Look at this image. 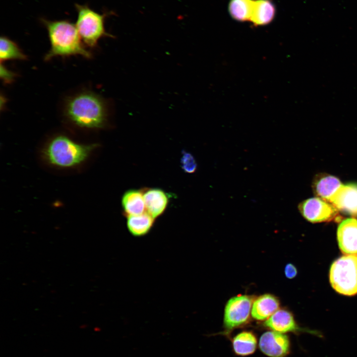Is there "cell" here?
Returning a JSON list of instances; mask_svg holds the SVG:
<instances>
[{
  "mask_svg": "<svg viewBox=\"0 0 357 357\" xmlns=\"http://www.w3.org/2000/svg\"><path fill=\"white\" fill-rule=\"evenodd\" d=\"M330 203L345 214L357 216V183L342 184Z\"/></svg>",
  "mask_w": 357,
  "mask_h": 357,
  "instance_id": "9c48e42d",
  "label": "cell"
},
{
  "mask_svg": "<svg viewBox=\"0 0 357 357\" xmlns=\"http://www.w3.org/2000/svg\"><path fill=\"white\" fill-rule=\"evenodd\" d=\"M280 302L276 297L271 294L260 296L254 301L251 315L256 320H267L278 310Z\"/></svg>",
  "mask_w": 357,
  "mask_h": 357,
  "instance_id": "9a60e30c",
  "label": "cell"
},
{
  "mask_svg": "<svg viewBox=\"0 0 357 357\" xmlns=\"http://www.w3.org/2000/svg\"><path fill=\"white\" fill-rule=\"evenodd\" d=\"M252 301V298L247 295L237 296L228 300L224 318L227 330H231L246 323L249 317Z\"/></svg>",
  "mask_w": 357,
  "mask_h": 357,
  "instance_id": "8992f818",
  "label": "cell"
},
{
  "mask_svg": "<svg viewBox=\"0 0 357 357\" xmlns=\"http://www.w3.org/2000/svg\"><path fill=\"white\" fill-rule=\"evenodd\" d=\"M265 325L272 331L286 333L290 332L304 331L321 337L316 331L305 330L297 324L293 314L285 309H278L266 320Z\"/></svg>",
  "mask_w": 357,
  "mask_h": 357,
  "instance_id": "8fae6325",
  "label": "cell"
},
{
  "mask_svg": "<svg viewBox=\"0 0 357 357\" xmlns=\"http://www.w3.org/2000/svg\"><path fill=\"white\" fill-rule=\"evenodd\" d=\"M259 347L261 352L270 357H284L290 350L288 336L274 331L264 333L260 338Z\"/></svg>",
  "mask_w": 357,
  "mask_h": 357,
  "instance_id": "ba28073f",
  "label": "cell"
},
{
  "mask_svg": "<svg viewBox=\"0 0 357 357\" xmlns=\"http://www.w3.org/2000/svg\"><path fill=\"white\" fill-rule=\"evenodd\" d=\"M330 281L334 289L341 294H357V255L348 254L335 260L330 268Z\"/></svg>",
  "mask_w": 357,
  "mask_h": 357,
  "instance_id": "5b68a950",
  "label": "cell"
},
{
  "mask_svg": "<svg viewBox=\"0 0 357 357\" xmlns=\"http://www.w3.org/2000/svg\"><path fill=\"white\" fill-rule=\"evenodd\" d=\"M298 209L306 220L312 223L330 221L339 215L338 210L331 203L317 197L303 200Z\"/></svg>",
  "mask_w": 357,
  "mask_h": 357,
  "instance_id": "52a82bcc",
  "label": "cell"
},
{
  "mask_svg": "<svg viewBox=\"0 0 357 357\" xmlns=\"http://www.w3.org/2000/svg\"><path fill=\"white\" fill-rule=\"evenodd\" d=\"M0 61L8 60H26V55L19 46L6 36H1L0 39Z\"/></svg>",
  "mask_w": 357,
  "mask_h": 357,
  "instance_id": "ffe728a7",
  "label": "cell"
},
{
  "mask_svg": "<svg viewBox=\"0 0 357 357\" xmlns=\"http://www.w3.org/2000/svg\"><path fill=\"white\" fill-rule=\"evenodd\" d=\"M339 247L345 254L357 255V220L351 218L342 221L337 229Z\"/></svg>",
  "mask_w": 357,
  "mask_h": 357,
  "instance_id": "30bf717a",
  "label": "cell"
},
{
  "mask_svg": "<svg viewBox=\"0 0 357 357\" xmlns=\"http://www.w3.org/2000/svg\"><path fill=\"white\" fill-rule=\"evenodd\" d=\"M127 227L129 232L136 237L147 234L154 223V219L147 212L138 215L127 217Z\"/></svg>",
  "mask_w": 357,
  "mask_h": 357,
  "instance_id": "e0dca14e",
  "label": "cell"
},
{
  "mask_svg": "<svg viewBox=\"0 0 357 357\" xmlns=\"http://www.w3.org/2000/svg\"><path fill=\"white\" fill-rule=\"evenodd\" d=\"M121 205L123 214L127 217L145 212L146 209L143 190L130 189L122 195Z\"/></svg>",
  "mask_w": 357,
  "mask_h": 357,
  "instance_id": "2e32d148",
  "label": "cell"
},
{
  "mask_svg": "<svg viewBox=\"0 0 357 357\" xmlns=\"http://www.w3.org/2000/svg\"><path fill=\"white\" fill-rule=\"evenodd\" d=\"M254 0H230L228 12L231 18L238 22H249Z\"/></svg>",
  "mask_w": 357,
  "mask_h": 357,
  "instance_id": "d6986e66",
  "label": "cell"
},
{
  "mask_svg": "<svg viewBox=\"0 0 357 357\" xmlns=\"http://www.w3.org/2000/svg\"><path fill=\"white\" fill-rule=\"evenodd\" d=\"M75 6L77 13L75 25L79 36L86 47L95 48L99 40L103 37H113L105 30V20L107 14H100L87 4H75Z\"/></svg>",
  "mask_w": 357,
  "mask_h": 357,
  "instance_id": "277c9868",
  "label": "cell"
},
{
  "mask_svg": "<svg viewBox=\"0 0 357 357\" xmlns=\"http://www.w3.org/2000/svg\"><path fill=\"white\" fill-rule=\"evenodd\" d=\"M257 339L251 332L243 331L237 335L233 340L235 353L240 356L252 354L256 349Z\"/></svg>",
  "mask_w": 357,
  "mask_h": 357,
  "instance_id": "ac0fdd59",
  "label": "cell"
},
{
  "mask_svg": "<svg viewBox=\"0 0 357 357\" xmlns=\"http://www.w3.org/2000/svg\"><path fill=\"white\" fill-rule=\"evenodd\" d=\"M40 21L47 30L51 45L45 60L76 55L91 58L92 55L82 42L75 24L67 20L51 21L42 18Z\"/></svg>",
  "mask_w": 357,
  "mask_h": 357,
  "instance_id": "7a4b0ae2",
  "label": "cell"
},
{
  "mask_svg": "<svg viewBox=\"0 0 357 357\" xmlns=\"http://www.w3.org/2000/svg\"><path fill=\"white\" fill-rule=\"evenodd\" d=\"M277 7L273 0H254L249 22L253 26L268 25L275 19Z\"/></svg>",
  "mask_w": 357,
  "mask_h": 357,
  "instance_id": "7c38bea8",
  "label": "cell"
},
{
  "mask_svg": "<svg viewBox=\"0 0 357 357\" xmlns=\"http://www.w3.org/2000/svg\"><path fill=\"white\" fill-rule=\"evenodd\" d=\"M147 212L154 218L161 215L166 209L170 195L158 188H151L143 191Z\"/></svg>",
  "mask_w": 357,
  "mask_h": 357,
  "instance_id": "4fadbf2b",
  "label": "cell"
},
{
  "mask_svg": "<svg viewBox=\"0 0 357 357\" xmlns=\"http://www.w3.org/2000/svg\"><path fill=\"white\" fill-rule=\"evenodd\" d=\"M95 145H84L60 135L54 137L44 150V156L52 165L69 168L77 166L88 158Z\"/></svg>",
  "mask_w": 357,
  "mask_h": 357,
  "instance_id": "3957f363",
  "label": "cell"
},
{
  "mask_svg": "<svg viewBox=\"0 0 357 357\" xmlns=\"http://www.w3.org/2000/svg\"><path fill=\"white\" fill-rule=\"evenodd\" d=\"M0 76L3 83L4 84L11 83L16 76V74L11 70L8 69L1 62L0 63Z\"/></svg>",
  "mask_w": 357,
  "mask_h": 357,
  "instance_id": "7402d4cb",
  "label": "cell"
},
{
  "mask_svg": "<svg viewBox=\"0 0 357 357\" xmlns=\"http://www.w3.org/2000/svg\"><path fill=\"white\" fill-rule=\"evenodd\" d=\"M180 164L183 171L187 173H193L197 169V165L195 159L192 155L186 151H182Z\"/></svg>",
  "mask_w": 357,
  "mask_h": 357,
  "instance_id": "44dd1931",
  "label": "cell"
},
{
  "mask_svg": "<svg viewBox=\"0 0 357 357\" xmlns=\"http://www.w3.org/2000/svg\"><path fill=\"white\" fill-rule=\"evenodd\" d=\"M62 115L76 126L97 129L106 123L109 111L107 102L102 97L91 90H82L65 98Z\"/></svg>",
  "mask_w": 357,
  "mask_h": 357,
  "instance_id": "6da1fadb",
  "label": "cell"
},
{
  "mask_svg": "<svg viewBox=\"0 0 357 357\" xmlns=\"http://www.w3.org/2000/svg\"><path fill=\"white\" fill-rule=\"evenodd\" d=\"M285 274L287 278L292 279L297 274V270L296 267L291 264H288L285 268Z\"/></svg>",
  "mask_w": 357,
  "mask_h": 357,
  "instance_id": "603a6c76",
  "label": "cell"
},
{
  "mask_svg": "<svg viewBox=\"0 0 357 357\" xmlns=\"http://www.w3.org/2000/svg\"><path fill=\"white\" fill-rule=\"evenodd\" d=\"M342 185L337 178L328 174L318 175L314 178L312 187L315 195L330 203L331 199Z\"/></svg>",
  "mask_w": 357,
  "mask_h": 357,
  "instance_id": "5bb4252c",
  "label": "cell"
}]
</instances>
